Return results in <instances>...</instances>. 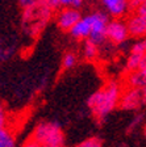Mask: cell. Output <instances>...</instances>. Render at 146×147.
I'll return each instance as SVG.
<instances>
[{
  "mask_svg": "<svg viewBox=\"0 0 146 147\" xmlns=\"http://www.w3.org/2000/svg\"><path fill=\"white\" fill-rule=\"evenodd\" d=\"M122 88L120 87V84L113 80L101 89L94 92L87 100V105L91 110L92 116L97 121L105 119V117L117 108Z\"/></svg>",
  "mask_w": 146,
  "mask_h": 147,
  "instance_id": "cell-1",
  "label": "cell"
},
{
  "mask_svg": "<svg viewBox=\"0 0 146 147\" xmlns=\"http://www.w3.org/2000/svg\"><path fill=\"white\" fill-rule=\"evenodd\" d=\"M41 147H63L65 134L61 125L57 122H40L32 135Z\"/></svg>",
  "mask_w": 146,
  "mask_h": 147,
  "instance_id": "cell-2",
  "label": "cell"
},
{
  "mask_svg": "<svg viewBox=\"0 0 146 147\" xmlns=\"http://www.w3.org/2000/svg\"><path fill=\"white\" fill-rule=\"evenodd\" d=\"M109 22L108 15L104 12H95L91 15V33L88 36V40L96 43L97 46L101 45L107 40L105 30L107 25Z\"/></svg>",
  "mask_w": 146,
  "mask_h": 147,
  "instance_id": "cell-3",
  "label": "cell"
},
{
  "mask_svg": "<svg viewBox=\"0 0 146 147\" xmlns=\"http://www.w3.org/2000/svg\"><path fill=\"white\" fill-rule=\"evenodd\" d=\"M141 107H142V97L140 88L128 87L121 92L117 108L121 110H138Z\"/></svg>",
  "mask_w": 146,
  "mask_h": 147,
  "instance_id": "cell-4",
  "label": "cell"
},
{
  "mask_svg": "<svg viewBox=\"0 0 146 147\" xmlns=\"http://www.w3.org/2000/svg\"><path fill=\"white\" fill-rule=\"evenodd\" d=\"M105 36L107 40H109L115 45H120V43L125 42L129 37L126 22L121 21L120 18H115V20L109 21L108 25H107Z\"/></svg>",
  "mask_w": 146,
  "mask_h": 147,
  "instance_id": "cell-5",
  "label": "cell"
},
{
  "mask_svg": "<svg viewBox=\"0 0 146 147\" xmlns=\"http://www.w3.org/2000/svg\"><path fill=\"white\" fill-rule=\"evenodd\" d=\"M82 18V13L79 9L73 8V7H63L57 18L58 28L63 32H69L76 22Z\"/></svg>",
  "mask_w": 146,
  "mask_h": 147,
  "instance_id": "cell-6",
  "label": "cell"
},
{
  "mask_svg": "<svg viewBox=\"0 0 146 147\" xmlns=\"http://www.w3.org/2000/svg\"><path fill=\"white\" fill-rule=\"evenodd\" d=\"M129 37L133 38H145L146 37V15L133 13L126 21Z\"/></svg>",
  "mask_w": 146,
  "mask_h": 147,
  "instance_id": "cell-7",
  "label": "cell"
},
{
  "mask_svg": "<svg viewBox=\"0 0 146 147\" xmlns=\"http://www.w3.org/2000/svg\"><path fill=\"white\" fill-rule=\"evenodd\" d=\"M69 33L71 34V37H74L76 40H87L90 33H91V15L80 18L79 21L69 30Z\"/></svg>",
  "mask_w": 146,
  "mask_h": 147,
  "instance_id": "cell-8",
  "label": "cell"
},
{
  "mask_svg": "<svg viewBox=\"0 0 146 147\" xmlns=\"http://www.w3.org/2000/svg\"><path fill=\"white\" fill-rule=\"evenodd\" d=\"M103 4L115 18H120L128 9V0H103Z\"/></svg>",
  "mask_w": 146,
  "mask_h": 147,
  "instance_id": "cell-9",
  "label": "cell"
},
{
  "mask_svg": "<svg viewBox=\"0 0 146 147\" xmlns=\"http://www.w3.org/2000/svg\"><path fill=\"white\" fill-rule=\"evenodd\" d=\"M126 86L133 88H142L146 86V68H138L132 72H126Z\"/></svg>",
  "mask_w": 146,
  "mask_h": 147,
  "instance_id": "cell-10",
  "label": "cell"
},
{
  "mask_svg": "<svg viewBox=\"0 0 146 147\" xmlns=\"http://www.w3.org/2000/svg\"><path fill=\"white\" fill-rule=\"evenodd\" d=\"M0 147H16V138L8 129L0 127Z\"/></svg>",
  "mask_w": 146,
  "mask_h": 147,
  "instance_id": "cell-11",
  "label": "cell"
},
{
  "mask_svg": "<svg viewBox=\"0 0 146 147\" xmlns=\"http://www.w3.org/2000/svg\"><path fill=\"white\" fill-rule=\"evenodd\" d=\"M83 54H84V58L87 61H94L95 58H97V55H99V46L87 38V40H84Z\"/></svg>",
  "mask_w": 146,
  "mask_h": 147,
  "instance_id": "cell-12",
  "label": "cell"
},
{
  "mask_svg": "<svg viewBox=\"0 0 146 147\" xmlns=\"http://www.w3.org/2000/svg\"><path fill=\"white\" fill-rule=\"evenodd\" d=\"M76 62H78V57H76L75 53H67L65 54V57L62 58V70L67 71L74 68V66H76Z\"/></svg>",
  "mask_w": 146,
  "mask_h": 147,
  "instance_id": "cell-13",
  "label": "cell"
},
{
  "mask_svg": "<svg viewBox=\"0 0 146 147\" xmlns=\"http://www.w3.org/2000/svg\"><path fill=\"white\" fill-rule=\"evenodd\" d=\"M140 59L141 54H136V53H130V55L126 59V72H132V71L138 70L140 67Z\"/></svg>",
  "mask_w": 146,
  "mask_h": 147,
  "instance_id": "cell-14",
  "label": "cell"
},
{
  "mask_svg": "<svg viewBox=\"0 0 146 147\" xmlns=\"http://www.w3.org/2000/svg\"><path fill=\"white\" fill-rule=\"evenodd\" d=\"M75 147H103V141L99 137H91Z\"/></svg>",
  "mask_w": 146,
  "mask_h": 147,
  "instance_id": "cell-15",
  "label": "cell"
},
{
  "mask_svg": "<svg viewBox=\"0 0 146 147\" xmlns=\"http://www.w3.org/2000/svg\"><path fill=\"white\" fill-rule=\"evenodd\" d=\"M130 53H136V54H143V53H146V37L145 38H140V41H137V42L132 46Z\"/></svg>",
  "mask_w": 146,
  "mask_h": 147,
  "instance_id": "cell-16",
  "label": "cell"
},
{
  "mask_svg": "<svg viewBox=\"0 0 146 147\" xmlns=\"http://www.w3.org/2000/svg\"><path fill=\"white\" fill-rule=\"evenodd\" d=\"M12 54L11 47H0V61H7Z\"/></svg>",
  "mask_w": 146,
  "mask_h": 147,
  "instance_id": "cell-17",
  "label": "cell"
},
{
  "mask_svg": "<svg viewBox=\"0 0 146 147\" xmlns=\"http://www.w3.org/2000/svg\"><path fill=\"white\" fill-rule=\"evenodd\" d=\"M43 3L53 11H57L58 8H61V0H43Z\"/></svg>",
  "mask_w": 146,
  "mask_h": 147,
  "instance_id": "cell-18",
  "label": "cell"
},
{
  "mask_svg": "<svg viewBox=\"0 0 146 147\" xmlns=\"http://www.w3.org/2000/svg\"><path fill=\"white\" fill-rule=\"evenodd\" d=\"M7 125V114L5 109H4L3 104L0 102V127H4Z\"/></svg>",
  "mask_w": 146,
  "mask_h": 147,
  "instance_id": "cell-19",
  "label": "cell"
},
{
  "mask_svg": "<svg viewBox=\"0 0 146 147\" xmlns=\"http://www.w3.org/2000/svg\"><path fill=\"white\" fill-rule=\"evenodd\" d=\"M133 13H137V15H146V0H143Z\"/></svg>",
  "mask_w": 146,
  "mask_h": 147,
  "instance_id": "cell-20",
  "label": "cell"
},
{
  "mask_svg": "<svg viewBox=\"0 0 146 147\" xmlns=\"http://www.w3.org/2000/svg\"><path fill=\"white\" fill-rule=\"evenodd\" d=\"M17 1H18V5H20L22 9H24V8H26V7L33 5V4L36 3L37 0H17Z\"/></svg>",
  "mask_w": 146,
  "mask_h": 147,
  "instance_id": "cell-21",
  "label": "cell"
},
{
  "mask_svg": "<svg viewBox=\"0 0 146 147\" xmlns=\"http://www.w3.org/2000/svg\"><path fill=\"white\" fill-rule=\"evenodd\" d=\"M21 147H41V144H40V143H37V142L34 141L33 138H31V139L25 142V143L22 144Z\"/></svg>",
  "mask_w": 146,
  "mask_h": 147,
  "instance_id": "cell-22",
  "label": "cell"
},
{
  "mask_svg": "<svg viewBox=\"0 0 146 147\" xmlns=\"http://www.w3.org/2000/svg\"><path fill=\"white\" fill-rule=\"evenodd\" d=\"M138 68H146V53L141 54V59H140V67Z\"/></svg>",
  "mask_w": 146,
  "mask_h": 147,
  "instance_id": "cell-23",
  "label": "cell"
},
{
  "mask_svg": "<svg viewBox=\"0 0 146 147\" xmlns=\"http://www.w3.org/2000/svg\"><path fill=\"white\" fill-rule=\"evenodd\" d=\"M82 4H83V0H73V1H71V5H70V7L79 9L80 7H82Z\"/></svg>",
  "mask_w": 146,
  "mask_h": 147,
  "instance_id": "cell-24",
  "label": "cell"
},
{
  "mask_svg": "<svg viewBox=\"0 0 146 147\" xmlns=\"http://www.w3.org/2000/svg\"><path fill=\"white\" fill-rule=\"evenodd\" d=\"M141 97H142V105H146V86L141 88Z\"/></svg>",
  "mask_w": 146,
  "mask_h": 147,
  "instance_id": "cell-25",
  "label": "cell"
},
{
  "mask_svg": "<svg viewBox=\"0 0 146 147\" xmlns=\"http://www.w3.org/2000/svg\"><path fill=\"white\" fill-rule=\"evenodd\" d=\"M73 0H61V7H70Z\"/></svg>",
  "mask_w": 146,
  "mask_h": 147,
  "instance_id": "cell-26",
  "label": "cell"
}]
</instances>
